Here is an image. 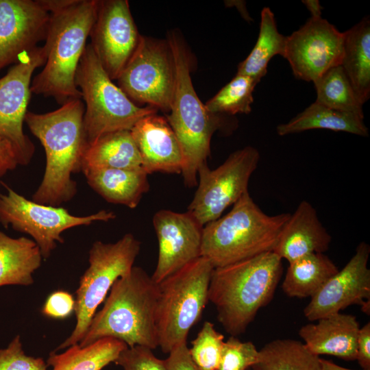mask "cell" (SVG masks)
Returning a JSON list of instances; mask_svg holds the SVG:
<instances>
[{
	"label": "cell",
	"instance_id": "cell-2",
	"mask_svg": "<svg viewBox=\"0 0 370 370\" xmlns=\"http://www.w3.org/2000/svg\"><path fill=\"white\" fill-rule=\"evenodd\" d=\"M282 272V260L273 251L214 268L208 299L226 332L237 336L245 332L273 297Z\"/></svg>",
	"mask_w": 370,
	"mask_h": 370
},
{
	"label": "cell",
	"instance_id": "cell-12",
	"mask_svg": "<svg viewBox=\"0 0 370 370\" xmlns=\"http://www.w3.org/2000/svg\"><path fill=\"white\" fill-rule=\"evenodd\" d=\"M260 160L259 151L246 146L232 153L215 169L208 164L198 170L197 188L188 212L202 225L221 217L248 191L249 179Z\"/></svg>",
	"mask_w": 370,
	"mask_h": 370
},
{
	"label": "cell",
	"instance_id": "cell-36",
	"mask_svg": "<svg viewBox=\"0 0 370 370\" xmlns=\"http://www.w3.org/2000/svg\"><path fill=\"white\" fill-rule=\"evenodd\" d=\"M114 362L123 370H167L164 360L157 358L153 349L140 345L125 348Z\"/></svg>",
	"mask_w": 370,
	"mask_h": 370
},
{
	"label": "cell",
	"instance_id": "cell-29",
	"mask_svg": "<svg viewBox=\"0 0 370 370\" xmlns=\"http://www.w3.org/2000/svg\"><path fill=\"white\" fill-rule=\"evenodd\" d=\"M286 40V36L278 30L273 12L269 8H264L257 41L248 56L239 64L236 73L258 83L266 75L271 59L276 55L284 56Z\"/></svg>",
	"mask_w": 370,
	"mask_h": 370
},
{
	"label": "cell",
	"instance_id": "cell-17",
	"mask_svg": "<svg viewBox=\"0 0 370 370\" xmlns=\"http://www.w3.org/2000/svg\"><path fill=\"white\" fill-rule=\"evenodd\" d=\"M369 254V245L361 242L344 267L311 297L304 310L308 321H315L340 312L353 304L362 306L366 299H370Z\"/></svg>",
	"mask_w": 370,
	"mask_h": 370
},
{
	"label": "cell",
	"instance_id": "cell-37",
	"mask_svg": "<svg viewBox=\"0 0 370 370\" xmlns=\"http://www.w3.org/2000/svg\"><path fill=\"white\" fill-rule=\"evenodd\" d=\"M75 299L65 291H56L47 297L42 313L49 318L63 319L69 317L74 312Z\"/></svg>",
	"mask_w": 370,
	"mask_h": 370
},
{
	"label": "cell",
	"instance_id": "cell-40",
	"mask_svg": "<svg viewBox=\"0 0 370 370\" xmlns=\"http://www.w3.org/2000/svg\"><path fill=\"white\" fill-rule=\"evenodd\" d=\"M18 162L10 144L0 138V177L14 169Z\"/></svg>",
	"mask_w": 370,
	"mask_h": 370
},
{
	"label": "cell",
	"instance_id": "cell-18",
	"mask_svg": "<svg viewBox=\"0 0 370 370\" xmlns=\"http://www.w3.org/2000/svg\"><path fill=\"white\" fill-rule=\"evenodd\" d=\"M49 19L37 0H0V71L45 40Z\"/></svg>",
	"mask_w": 370,
	"mask_h": 370
},
{
	"label": "cell",
	"instance_id": "cell-30",
	"mask_svg": "<svg viewBox=\"0 0 370 370\" xmlns=\"http://www.w3.org/2000/svg\"><path fill=\"white\" fill-rule=\"evenodd\" d=\"M251 370H323L320 358L299 341L273 340L260 350L257 362Z\"/></svg>",
	"mask_w": 370,
	"mask_h": 370
},
{
	"label": "cell",
	"instance_id": "cell-35",
	"mask_svg": "<svg viewBox=\"0 0 370 370\" xmlns=\"http://www.w3.org/2000/svg\"><path fill=\"white\" fill-rule=\"evenodd\" d=\"M40 357L25 354L20 335H16L5 348L0 349V370H48Z\"/></svg>",
	"mask_w": 370,
	"mask_h": 370
},
{
	"label": "cell",
	"instance_id": "cell-5",
	"mask_svg": "<svg viewBox=\"0 0 370 370\" xmlns=\"http://www.w3.org/2000/svg\"><path fill=\"white\" fill-rule=\"evenodd\" d=\"M175 68V83L169 114L166 118L174 131L182 150V171L184 184H198V170L210 154V141L223 125L221 114L209 112L199 99L190 77V55L179 31L168 33Z\"/></svg>",
	"mask_w": 370,
	"mask_h": 370
},
{
	"label": "cell",
	"instance_id": "cell-42",
	"mask_svg": "<svg viewBox=\"0 0 370 370\" xmlns=\"http://www.w3.org/2000/svg\"><path fill=\"white\" fill-rule=\"evenodd\" d=\"M302 2L306 5L307 8L311 12L312 17L321 16V10H323V7L320 5L319 1L307 0L302 1Z\"/></svg>",
	"mask_w": 370,
	"mask_h": 370
},
{
	"label": "cell",
	"instance_id": "cell-38",
	"mask_svg": "<svg viewBox=\"0 0 370 370\" xmlns=\"http://www.w3.org/2000/svg\"><path fill=\"white\" fill-rule=\"evenodd\" d=\"M164 361L167 370H201L192 360L186 342L175 346Z\"/></svg>",
	"mask_w": 370,
	"mask_h": 370
},
{
	"label": "cell",
	"instance_id": "cell-27",
	"mask_svg": "<svg viewBox=\"0 0 370 370\" xmlns=\"http://www.w3.org/2000/svg\"><path fill=\"white\" fill-rule=\"evenodd\" d=\"M338 271L324 253L307 254L289 263L282 288L291 297H312Z\"/></svg>",
	"mask_w": 370,
	"mask_h": 370
},
{
	"label": "cell",
	"instance_id": "cell-24",
	"mask_svg": "<svg viewBox=\"0 0 370 370\" xmlns=\"http://www.w3.org/2000/svg\"><path fill=\"white\" fill-rule=\"evenodd\" d=\"M90 169H143L130 130L105 134L85 150L82 171Z\"/></svg>",
	"mask_w": 370,
	"mask_h": 370
},
{
	"label": "cell",
	"instance_id": "cell-32",
	"mask_svg": "<svg viewBox=\"0 0 370 370\" xmlns=\"http://www.w3.org/2000/svg\"><path fill=\"white\" fill-rule=\"evenodd\" d=\"M258 83L252 78L237 74L204 105L212 114H249L254 101L253 92Z\"/></svg>",
	"mask_w": 370,
	"mask_h": 370
},
{
	"label": "cell",
	"instance_id": "cell-39",
	"mask_svg": "<svg viewBox=\"0 0 370 370\" xmlns=\"http://www.w3.org/2000/svg\"><path fill=\"white\" fill-rule=\"evenodd\" d=\"M356 360L364 370H370V323L360 328L357 338Z\"/></svg>",
	"mask_w": 370,
	"mask_h": 370
},
{
	"label": "cell",
	"instance_id": "cell-15",
	"mask_svg": "<svg viewBox=\"0 0 370 370\" xmlns=\"http://www.w3.org/2000/svg\"><path fill=\"white\" fill-rule=\"evenodd\" d=\"M343 45V32L321 16H311L286 36L283 57L297 78L313 82L330 69L341 65Z\"/></svg>",
	"mask_w": 370,
	"mask_h": 370
},
{
	"label": "cell",
	"instance_id": "cell-8",
	"mask_svg": "<svg viewBox=\"0 0 370 370\" xmlns=\"http://www.w3.org/2000/svg\"><path fill=\"white\" fill-rule=\"evenodd\" d=\"M75 83L86 103L83 126L87 147L105 134L131 130L144 116L157 113L155 108L136 106L112 82L90 44L80 59Z\"/></svg>",
	"mask_w": 370,
	"mask_h": 370
},
{
	"label": "cell",
	"instance_id": "cell-26",
	"mask_svg": "<svg viewBox=\"0 0 370 370\" xmlns=\"http://www.w3.org/2000/svg\"><path fill=\"white\" fill-rule=\"evenodd\" d=\"M363 119L354 113L336 110L314 101L286 123L278 125L276 130L280 136L323 129L368 136Z\"/></svg>",
	"mask_w": 370,
	"mask_h": 370
},
{
	"label": "cell",
	"instance_id": "cell-20",
	"mask_svg": "<svg viewBox=\"0 0 370 370\" xmlns=\"http://www.w3.org/2000/svg\"><path fill=\"white\" fill-rule=\"evenodd\" d=\"M331 240L314 208L308 201H302L291 214L273 251L290 263L307 254L324 253Z\"/></svg>",
	"mask_w": 370,
	"mask_h": 370
},
{
	"label": "cell",
	"instance_id": "cell-7",
	"mask_svg": "<svg viewBox=\"0 0 370 370\" xmlns=\"http://www.w3.org/2000/svg\"><path fill=\"white\" fill-rule=\"evenodd\" d=\"M214 267L199 257L171 274L158 285L156 325L158 347L169 354L186 342L209 301L208 290Z\"/></svg>",
	"mask_w": 370,
	"mask_h": 370
},
{
	"label": "cell",
	"instance_id": "cell-23",
	"mask_svg": "<svg viewBox=\"0 0 370 370\" xmlns=\"http://www.w3.org/2000/svg\"><path fill=\"white\" fill-rule=\"evenodd\" d=\"M343 33L341 66L363 105L370 97V20L369 16Z\"/></svg>",
	"mask_w": 370,
	"mask_h": 370
},
{
	"label": "cell",
	"instance_id": "cell-6",
	"mask_svg": "<svg viewBox=\"0 0 370 370\" xmlns=\"http://www.w3.org/2000/svg\"><path fill=\"white\" fill-rule=\"evenodd\" d=\"M290 216L265 214L247 191L228 213L204 225L201 256L217 268L273 251Z\"/></svg>",
	"mask_w": 370,
	"mask_h": 370
},
{
	"label": "cell",
	"instance_id": "cell-10",
	"mask_svg": "<svg viewBox=\"0 0 370 370\" xmlns=\"http://www.w3.org/2000/svg\"><path fill=\"white\" fill-rule=\"evenodd\" d=\"M6 194L0 193V223L30 235L40 248L42 258H48L57 246L64 243L61 234L71 227L88 225L95 221L115 219L112 211L77 217L62 207L51 206L30 201L18 194L5 183Z\"/></svg>",
	"mask_w": 370,
	"mask_h": 370
},
{
	"label": "cell",
	"instance_id": "cell-11",
	"mask_svg": "<svg viewBox=\"0 0 370 370\" xmlns=\"http://www.w3.org/2000/svg\"><path fill=\"white\" fill-rule=\"evenodd\" d=\"M116 80L118 86L132 102L169 112L175 68L166 39L141 36L136 51Z\"/></svg>",
	"mask_w": 370,
	"mask_h": 370
},
{
	"label": "cell",
	"instance_id": "cell-31",
	"mask_svg": "<svg viewBox=\"0 0 370 370\" xmlns=\"http://www.w3.org/2000/svg\"><path fill=\"white\" fill-rule=\"evenodd\" d=\"M316 102L330 108L354 113L364 119L362 104L341 65L334 66L313 82Z\"/></svg>",
	"mask_w": 370,
	"mask_h": 370
},
{
	"label": "cell",
	"instance_id": "cell-1",
	"mask_svg": "<svg viewBox=\"0 0 370 370\" xmlns=\"http://www.w3.org/2000/svg\"><path fill=\"white\" fill-rule=\"evenodd\" d=\"M84 110L81 99H72L52 112L27 111L25 122L40 140L46 155L43 179L32 196L34 202L57 207L75 195L77 184L71 175L82 171L87 147Z\"/></svg>",
	"mask_w": 370,
	"mask_h": 370
},
{
	"label": "cell",
	"instance_id": "cell-22",
	"mask_svg": "<svg viewBox=\"0 0 370 370\" xmlns=\"http://www.w3.org/2000/svg\"><path fill=\"white\" fill-rule=\"evenodd\" d=\"M88 185L106 201L135 208L149 189L143 169H90L82 171Z\"/></svg>",
	"mask_w": 370,
	"mask_h": 370
},
{
	"label": "cell",
	"instance_id": "cell-4",
	"mask_svg": "<svg viewBox=\"0 0 370 370\" xmlns=\"http://www.w3.org/2000/svg\"><path fill=\"white\" fill-rule=\"evenodd\" d=\"M97 0H75L66 9L50 14L44 47V68L31 82V92L53 97L61 106L81 99L75 77L95 21Z\"/></svg>",
	"mask_w": 370,
	"mask_h": 370
},
{
	"label": "cell",
	"instance_id": "cell-19",
	"mask_svg": "<svg viewBox=\"0 0 370 370\" xmlns=\"http://www.w3.org/2000/svg\"><path fill=\"white\" fill-rule=\"evenodd\" d=\"M143 170L181 174L184 158L180 142L166 117L157 113L140 119L130 130Z\"/></svg>",
	"mask_w": 370,
	"mask_h": 370
},
{
	"label": "cell",
	"instance_id": "cell-14",
	"mask_svg": "<svg viewBox=\"0 0 370 370\" xmlns=\"http://www.w3.org/2000/svg\"><path fill=\"white\" fill-rule=\"evenodd\" d=\"M91 46L112 80L116 79L136 51L141 35L127 0H97Z\"/></svg>",
	"mask_w": 370,
	"mask_h": 370
},
{
	"label": "cell",
	"instance_id": "cell-13",
	"mask_svg": "<svg viewBox=\"0 0 370 370\" xmlns=\"http://www.w3.org/2000/svg\"><path fill=\"white\" fill-rule=\"evenodd\" d=\"M46 60L45 47L37 46L23 53L0 79V138L10 144L20 165L28 164L35 151L23 124L31 97L32 76Z\"/></svg>",
	"mask_w": 370,
	"mask_h": 370
},
{
	"label": "cell",
	"instance_id": "cell-3",
	"mask_svg": "<svg viewBox=\"0 0 370 370\" xmlns=\"http://www.w3.org/2000/svg\"><path fill=\"white\" fill-rule=\"evenodd\" d=\"M158 285L143 269L134 266L112 286L103 308L95 314L78 343L85 347L103 338L123 341L129 347H158L156 312Z\"/></svg>",
	"mask_w": 370,
	"mask_h": 370
},
{
	"label": "cell",
	"instance_id": "cell-28",
	"mask_svg": "<svg viewBox=\"0 0 370 370\" xmlns=\"http://www.w3.org/2000/svg\"><path fill=\"white\" fill-rule=\"evenodd\" d=\"M127 347L122 341L103 338L85 347L71 345L61 354L51 352L46 363L52 367V370H101L114 362Z\"/></svg>",
	"mask_w": 370,
	"mask_h": 370
},
{
	"label": "cell",
	"instance_id": "cell-25",
	"mask_svg": "<svg viewBox=\"0 0 370 370\" xmlns=\"http://www.w3.org/2000/svg\"><path fill=\"white\" fill-rule=\"evenodd\" d=\"M42 260L40 248L34 240L25 236L14 238L0 230V287L32 284V275Z\"/></svg>",
	"mask_w": 370,
	"mask_h": 370
},
{
	"label": "cell",
	"instance_id": "cell-43",
	"mask_svg": "<svg viewBox=\"0 0 370 370\" xmlns=\"http://www.w3.org/2000/svg\"><path fill=\"white\" fill-rule=\"evenodd\" d=\"M320 362L323 370H352L339 366L331 360L323 358H320Z\"/></svg>",
	"mask_w": 370,
	"mask_h": 370
},
{
	"label": "cell",
	"instance_id": "cell-21",
	"mask_svg": "<svg viewBox=\"0 0 370 370\" xmlns=\"http://www.w3.org/2000/svg\"><path fill=\"white\" fill-rule=\"evenodd\" d=\"M359 329L355 316L338 312L302 326L299 335L314 355L327 354L352 361L356 360Z\"/></svg>",
	"mask_w": 370,
	"mask_h": 370
},
{
	"label": "cell",
	"instance_id": "cell-41",
	"mask_svg": "<svg viewBox=\"0 0 370 370\" xmlns=\"http://www.w3.org/2000/svg\"><path fill=\"white\" fill-rule=\"evenodd\" d=\"M40 6L50 14L60 12L71 5L75 0H37Z\"/></svg>",
	"mask_w": 370,
	"mask_h": 370
},
{
	"label": "cell",
	"instance_id": "cell-16",
	"mask_svg": "<svg viewBox=\"0 0 370 370\" xmlns=\"http://www.w3.org/2000/svg\"><path fill=\"white\" fill-rule=\"evenodd\" d=\"M158 256L151 275L158 284L171 274L201 257L202 225L189 212H156L152 219Z\"/></svg>",
	"mask_w": 370,
	"mask_h": 370
},
{
	"label": "cell",
	"instance_id": "cell-9",
	"mask_svg": "<svg viewBox=\"0 0 370 370\" xmlns=\"http://www.w3.org/2000/svg\"><path fill=\"white\" fill-rule=\"evenodd\" d=\"M140 250V242L131 233L114 243L97 241L92 244L89 251V266L81 276L75 292V326L56 352L82 340L97 307L104 301L114 282L134 267Z\"/></svg>",
	"mask_w": 370,
	"mask_h": 370
},
{
	"label": "cell",
	"instance_id": "cell-44",
	"mask_svg": "<svg viewBox=\"0 0 370 370\" xmlns=\"http://www.w3.org/2000/svg\"><path fill=\"white\" fill-rule=\"evenodd\" d=\"M248 370H251V369H248Z\"/></svg>",
	"mask_w": 370,
	"mask_h": 370
},
{
	"label": "cell",
	"instance_id": "cell-33",
	"mask_svg": "<svg viewBox=\"0 0 370 370\" xmlns=\"http://www.w3.org/2000/svg\"><path fill=\"white\" fill-rule=\"evenodd\" d=\"M224 343V336L210 321H205L192 341L189 354L201 370H217Z\"/></svg>",
	"mask_w": 370,
	"mask_h": 370
},
{
	"label": "cell",
	"instance_id": "cell-34",
	"mask_svg": "<svg viewBox=\"0 0 370 370\" xmlns=\"http://www.w3.org/2000/svg\"><path fill=\"white\" fill-rule=\"evenodd\" d=\"M258 354L253 343L230 336L224 341L217 370H248L257 362Z\"/></svg>",
	"mask_w": 370,
	"mask_h": 370
}]
</instances>
